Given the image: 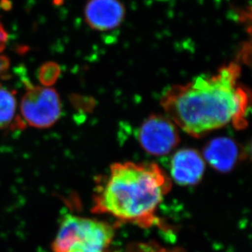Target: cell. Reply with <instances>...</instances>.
Instances as JSON below:
<instances>
[{"mask_svg": "<svg viewBox=\"0 0 252 252\" xmlns=\"http://www.w3.org/2000/svg\"><path fill=\"white\" fill-rule=\"evenodd\" d=\"M122 252H186L180 248H166L162 246L150 242V243H134L129 246Z\"/></svg>", "mask_w": 252, "mask_h": 252, "instance_id": "obj_10", "label": "cell"}, {"mask_svg": "<svg viewBox=\"0 0 252 252\" xmlns=\"http://www.w3.org/2000/svg\"><path fill=\"white\" fill-rule=\"evenodd\" d=\"M171 189V178L156 163L116 162L95 189L92 212L141 228L161 226L156 212Z\"/></svg>", "mask_w": 252, "mask_h": 252, "instance_id": "obj_2", "label": "cell"}, {"mask_svg": "<svg viewBox=\"0 0 252 252\" xmlns=\"http://www.w3.org/2000/svg\"><path fill=\"white\" fill-rule=\"evenodd\" d=\"M140 145L155 156H163L171 152L180 142L178 129L168 117L151 114L139 129Z\"/></svg>", "mask_w": 252, "mask_h": 252, "instance_id": "obj_5", "label": "cell"}, {"mask_svg": "<svg viewBox=\"0 0 252 252\" xmlns=\"http://www.w3.org/2000/svg\"><path fill=\"white\" fill-rule=\"evenodd\" d=\"M126 9L120 0H89L84 9L88 26L97 31H112L122 24Z\"/></svg>", "mask_w": 252, "mask_h": 252, "instance_id": "obj_6", "label": "cell"}, {"mask_svg": "<svg viewBox=\"0 0 252 252\" xmlns=\"http://www.w3.org/2000/svg\"><path fill=\"white\" fill-rule=\"evenodd\" d=\"M68 252H104V250L93 246L78 243L71 247Z\"/></svg>", "mask_w": 252, "mask_h": 252, "instance_id": "obj_12", "label": "cell"}, {"mask_svg": "<svg viewBox=\"0 0 252 252\" xmlns=\"http://www.w3.org/2000/svg\"><path fill=\"white\" fill-rule=\"evenodd\" d=\"M21 112L25 124L37 128H48L62 114L60 96L53 88L27 86L22 97Z\"/></svg>", "mask_w": 252, "mask_h": 252, "instance_id": "obj_4", "label": "cell"}, {"mask_svg": "<svg viewBox=\"0 0 252 252\" xmlns=\"http://www.w3.org/2000/svg\"><path fill=\"white\" fill-rule=\"evenodd\" d=\"M61 74L58 64L54 62H48L43 64L38 71V79L43 85L48 87L55 84Z\"/></svg>", "mask_w": 252, "mask_h": 252, "instance_id": "obj_11", "label": "cell"}, {"mask_svg": "<svg viewBox=\"0 0 252 252\" xmlns=\"http://www.w3.org/2000/svg\"><path fill=\"white\" fill-rule=\"evenodd\" d=\"M203 156L212 167L218 171H228L238 162L239 147L232 139L217 137L206 145Z\"/></svg>", "mask_w": 252, "mask_h": 252, "instance_id": "obj_8", "label": "cell"}, {"mask_svg": "<svg viewBox=\"0 0 252 252\" xmlns=\"http://www.w3.org/2000/svg\"><path fill=\"white\" fill-rule=\"evenodd\" d=\"M204 171L203 158L193 149L179 150L171 159V176L181 186H192L199 182Z\"/></svg>", "mask_w": 252, "mask_h": 252, "instance_id": "obj_7", "label": "cell"}, {"mask_svg": "<svg viewBox=\"0 0 252 252\" xmlns=\"http://www.w3.org/2000/svg\"><path fill=\"white\" fill-rule=\"evenodd\" d=\"M17 100L14 93L0 85V129L16 126L23 128L25 124L20 119H16Z\"/></svg>", "mask_w": 252, "mask_h": 252, "instance_id": "obj_9", "label": "cell"}, {"mask_svg": "<svg viewBox=\"0 0 252 252\" xmlns=\"http://www.w3.org/2000/svg\"><path fill=\"white\" fill-rule=\"evenodd\" d=\"M3 48H4V44L0 43V53L3 50ZM8 66H9V61L7 57L0 56V75L7 70Z\"/></svg>", "mask_w": 252, "mask_h": 252, "instance_id": "obj_13", "label": "cell"}, {"mask_svg": "<svg viewBox=\"0 0 252 252\" xmlns=\"http://www.w3.org/2000/svg\"><path fill=\"white\" fill-rule=\"evenodd\" d=\"M240 74V65L230 63L213 75H200L187 84L171 86L161 98L166 116L193 137L230 123L244 128L250 92L238 85Z\"/></svg>", "mask_w": 252, "mask_h": 252, "instance_id": "obj_1", "label": "cell"}, {"mask_svg": "<svg viewBox=\"0 0 252 252\" xmlns=\"http://www.w3.org/2000/svg\"><path fill=\"white\" fill-rule=\"evenodd\" d=\"M114 234V228L106 223L69 215L62 222L52 250L68 252L78 243L105 250L112 242Z\"/></svg>", "mask_w": 252, "mask_h": 252, "instance_id": "obj_3", "label": "cell"}]
</instances>
